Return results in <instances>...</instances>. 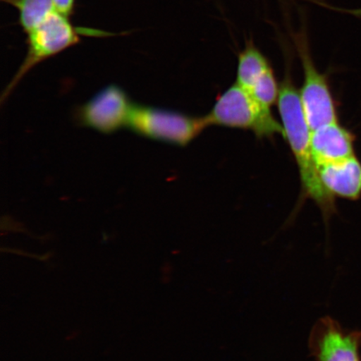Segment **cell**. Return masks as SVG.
I'll return each instance as SVG.
<instances>
[{
    "instance_id": "obj_10",
    "label": "cell",
    "mask_w": 361,
    "mask_h": 361,
    "mask_svg": "<svg viewBox=\"0 0 361 361\" xmlns=\"http://www.w3.org/2000/svg\"><path fill=\"white\" fill-rule=\"evenodd\" d=\"M272 69L267 58L254 42H247L238 58L236 83L250 92L266 72Z\"/></svg>"
},
{
    "instance_id": "obj_2",
    "label": "cell",
    "mask_w": 361,
    "mask_h": 361,
    "mask_svg": "<svg viewBox=\"0 0 361 361\" xmlns=\"http://www.w3.org/2000/svg\"><path fill=\"white\" fill-rule=\"evenodd\" d=\"M27 53L19 70L4 89L1 103L10 96L24 76L34 67L48 59L80 42L81 36L110 37L115 34L106 31L75 26L70 17L56 11L42 24L27 33Z\"/></svg>"
},
{
    "instance_id": "obj_5",
    "label": "cell",
    "mask_w": 361,
    "mask_h": 361,
    "mask_svg": "<svg viewBox=\"0 0 361 361\" xmlns=\"http://www.w3.org/2000/svg\"><path fill=\"white\" fill-rule=\"evenodd\" d=\"M303 66L304 82L300 90L302 105L311 132L324 125L336 123L338 113L328 75L316 68L310 51L305 31L293 36Z\"/></svg>"
},
{
    "instance_id": "obj_3",
    "label": "cell",
    "mask_w": 361,
    "mask_h": 361,
    "mask_svg": "<svg viewBox=\"0 0 361 361\" xmlns=\"http://www.w3.org/2000/svg\"><path fill=\"white\" fill-rule=\"evenodd\" d=\"M204 116L209 126L250 130L259 139L284 137L283 126L274 118L271 109L262 106L237 83L220 94Z\"/></svg>"
},
{
    "instance_id": "obj_11",
    "label": "cell",
    "mask_w": 361,
    "mask_h": 361,
    "mask_svg": "<svg viewBox=\"0 0 361 361\" xmlns=\"http://www.w3.org/2000/svg\"><path fill=\"white\" fill-rule=\"evenodd\" d=\"M16 8L19 13V24L25 32L36 28L56 11L53 0H1Z\"/></svg>"
},
{
    "instance_id": "obj_7",
    "label": "cell",
    "mask_w": 361,
    "mask_h": 361,
    "mask_svg": "<svg viewBox=\"0 0 361 361\" xmlns=\"http://www.w3.org/2000/svg\"><path fill=\"white\" fill-rule=\"evenodd\" d=\"M308 346L315 361H361V331L324 316L311 329Z\"/></svg>"
},
{
    "instance_id": "obj_1",
    "label": "cell",
    "mask_w": 361,
    "mask_h": 361,
    "mask_svg": "<svg viewBox=\"0 0 361 361\" xmlns=\"http://www.w3.org/2000/svg\"><path fill=\"white\" fill-rule=\"evenodd\" d=\"M278 99V108L281 124L293 157L299 169L302 196L310 198L319 207L324 222L328 224L336 213V197L324 188L319 174L312 149H311V129L307 121L300 90L292 80L290 66H286Z\"/></svg>"
},
{
    "instance_id": "obj_6",
    "label": "cell",
    "mask_w": 361,
    "mask_h": 361,
    "mask_svg": "<svg viewBox=\"0 0 361 361\" xmlns=\"http://www.w3.org/2000/svg\"><path fill=\"white\" fill-rule=\"evenodd\" d=\"M133 106L123 89L111 85L79 107L75 118L81 126L111 134L128 128Z\"/></svg>"
},
{
    "instance_id": "obj_13",
    "label": "cell",
    "mask_w": 361,
    "mask_h": 361,
    "mask_svg": "<svg viewBox=\"0 0 361 361\" xmlns=\"http://www.w3.org/2000/svg\"><path fill=\"white\" fill-rule=\"evenodd\" d=\"M56 11L63 15L71 16L73 15L75 8V0H53Z\"/></svg>"
},
{
    "instance_id": "obj_12",
    "label": "cell",
    "mask_w": 361,
    "mask_h": 361,
    "mask_svg": "<svg viewBox=\"0 0 361 361\" xmlns=\"http://www.w3.org/2000/svg\"><path fill=\"white\" fill-rule=\"evenodd\" d=\"M279 90H281V87H279L272 68V69L266 72V73L257 81L254 87H252L248 92H250L262 106L271 109L274 104L278 102Z\"/></svg>"
},
{
    "instance_id": "obj_9",
    "label": "cell",
    "mask_w": 361,
    "mask_h": 361,
    "mask_svg": "<svg viewBox=\"0 0 361 361\" xmlns=\"http://www.w3.org/2000/svg\"><path fill=\"white\" fill-rule=\"evenodd\" d=\"M324 188L334 197L356 201L361 197V162L356 156L318 166Z\"/></svg>"
},
{
    "instance_id": "obj_8",
    "label": "cell",
    "mask_w": 361,
    "mask_h": 361,
    "mask_svg": "<svg viewBox=\"0 0 361 361\" xmlns=\"http://www.w3.org/2000/svg\"><path fill=\"white\" fill-rule=\"evenodd\" d=\"M310 143L317 166L331 164L355 155V134L338 121L312 130Z\"/></svg>"
},
{
    "instance_id": "obj_4",
    "label": "cell",
    "mask_w": 361,
    "mask_h": 361,
    "mask_svg": "<svg viewBox=\"0 0 361 361\" xmlns=\"http://www.w3.org/2000/svg\"><path fill=\"white\" fill-rule=\"evenodd\" d=\"M207 128L205 116L135 104L128 126L142 137L179 147L188 146Z\"/></svg>"
}]
</instances>
